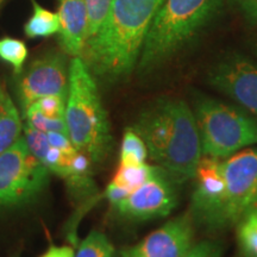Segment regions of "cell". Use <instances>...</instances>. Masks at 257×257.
<instances>
[{"instance_id": "obj_1", "label": "cell", "mask_w": 257, "mask_h": 257, "mask_svg": "<svg viewBox=\"0 0 257 257\" xmlns=\"http://www.w3.org/2000/svg\"><path fill=\"white\" fill-rule=\"evenodd\" d=\"M165 0H113L98 32L88 38L81 59L94 78H127L140 61L144 41Z\"/></svg>"}, {"instance_id": "obj_2", "label": "cell", "mask_w": 257, "mask_h": 257, "mask_svg": "<svg viewBox=\"0 0 257 257\" xmlns=\"http://www.w3.org/2000/svg\"><path fill=\"white\" fill-rule=\"evenodd\" d=\"M133 128L148 149V156L173 181L194 178L202 157L194 112L181 99H162L141 113Z\"/></svg>"}, {"instance_id": "obj_3", "label": "cell", "mask_w": 257, "mask_h": 257, "mask_svg": "<svg viewBox=\"0 0 257 257\" xmlns=\"http://www.w3.org/2000/svg\"><path fill=\"white\" fill-rule=\"evenodd\" d=\"M66 124L73 146L92 163L110 154L112 136L95 78L81 57L69 63V87L66 102Z\"/></svg>"}, {"instance_id": "obj_4", "label": "cell", "mask_w": 257, "mask_h": 257, "mask_svg": "<svg viewBox=\"0 0 257 257\" xmlns=\"http://www.w3.org/2000/svg\"><path fill=\"white\" fill-rule=\"evenodd\" d=\"M221 0H165L144 41L137 66L152 70L175 55L210 23Z\"/></svg>"}, {"instance_id": "obj_5", "label": "cell", "mask_w": 257, "mask_h": 257, "mask_svg": "<svg viewBox=\"0 0 257 257\" xmlns=\"http://www.w3.org/2000/svg\"><path fill=\"white\" fill-rule=\"evenodd\" d=\"M193 112L204 156L221 160L257 144V121L232 106L201 98Z\"/></svg>"}, {"instance_id": "obj_6", "label": "cell", "mask_w": 257, "mask_h": 257, "mask_svg": "<svg viewBox=\"0 0 257 257\" xmlns=\"http://www.w3.org/2000/svg\"><path fill=\"white\" fill-rule=\"evenodd\" d=\"M50 173L22 137L0 155V207L34 200L49 184Z\"/></svg>"}, {"instance_id": "obj_7", "label": "cell", "mask_w": 257, "mask_h": 257, "mask_svg": "<svg viewBox=\"0 0 257 257\" xmlns=\"http://www.w3.org/2000/svg\"><path fill=\"white\" fill-rule=\"evenodd\" d=\"M224 178L218 229L238 224L257 207V149H243L225 160Z\"/></svg>"}, {"instance_id": "obj_8", "label": "cell", "mask_w": 257, "mask_h": 257, "mask_svg": "<svg viewBox=\"0 0 257 257\" xmlns=\"http://www.w3.org/2000/svg\"><path fill=\"white\" fill-rule=\"evenodd\" d=\"M69 63L63 54L50 53L32 61L23 74H18L17 94L22 111L44 96L68 95Z\"/></svg>"}, {"instance_id": "obj_9", "label": "cell", "mask_w": 257, "mask_h": 257, "mask_svg": "<svg viewBox=\"0 0 257 257\" xmlns=\"http://www.w3.org/2000/svg\"><path fill=\"white\" fill-rule=\"evenodd\" d=\"M176 204L178 195L173 180L159 167L152 178L114 207L120 216L127 219L148 220L168 216Z\"/></svg>"}, {"instance_id": "obj_10", "label": "cell", "mask_w": 257, "mask_h": 257, "mask_svg": "<svg viewBox=\"0 0 257 257\" xmlns=\"http://www.w3.org/2000/svg\"><path fill=\"white\" fill-rule=\"evenodd\" d=\"M193 179V217L208 229H218L225 191L224 161L202 155Z\"/></svg>"}, {"instance_id": "obj_11", "label": "cell", "mask_w": 257, "mask_h": 257, "mask_svg": "<svg viewBox=\"0 0 257 257\" xmlns=\"http://www.w3.org/2000/svg\"><path fill=\"white\" fill-rule=\"evenodd\" d=\"M210 83L257 117V64L238 54L219 61L210 72Z\"/></svg>"}, {"instance_id": "obj_12", "label": "cell", "mask_w": 257, "mask_h": 257, "mask_svg": "<svg viewBox=\"0 0 257 257\" xmlns=\"http://www.w3.org/2000/svg\"><path fill=\"white\" fill-rule=\"evenodd\" d=\"M189 216H180L148 234L140 243L121 250L117 257H182L194 245Z\"/></svg>"}, {"instance_id": "obj_13", "label": "cell", "mask_w": 257, "mask_h": 257, "mask_svg": "<svg viewBox=\"0 0 257 257\" xmlns=\"http://www.w3.org/2000/svg\"><path fill=\"white\" fill-rule=\"evenodd\" d=\"M60 44L66 55L81 57L88 38V16L85 0H59Z\"/></svg>"}, {"instance_id": "obj_14", "label": "cell", "mask_w": 257, "mask_h": 257, "mask_svg": "<svg viewBox=\"0 0 257 257\" xmlns=\"http://www.w3.org/2000/svg\"><path fill=\"white\" fill-rule=\"evenodd\" d=\"M23 137V121L14 100L4 93L0 99V155Z\"/></svg>"}, {"instance_id": "obj_15", "label": "cell", "mask_w": 257, "mask_h": 257, "mask_svg": "<svg viewBox=\"0 0 257 257\" xmlns=\"http://www.w3.org/2000/svg\"><path fill=\"white\" fill-rule=\"evenodd\" d=\"M32 15L24 25V32L29 38L49 37L60 31L59 14L44 9L36 0H32Z\"/></svg>"}, {"instance_id": "obj_16", "label": "cell", "mask_w": 257, "mask_h": 257, "mask_svg": "<svg viewBox=\"0 0 257 257\" xmlns=\"http://www.w3.org/2000/svg\"><path fill=\"white\" fill-rule=\"evenodd\" d=\"M159 167H153L143 163L137 166L119 165L117 172L112 179L111 184H113L130 194L135 189L142 186L147 180H149L155 174Z\"/></svg>"}, {"instance_id": "obj_17", "label": "cell", "mask_w": 257, "mask_h": 257, "mask_svg": "<svg viewBox=\"0 0 257 257\" xmlns=\"http://www.w3.org/2000/svg\"><path fill=\"white\" fill-rule=\"evenodd\" d=\"M148 149L146 143L133 127L125 131L119 153V165L137 166L147 163Z\"/></svg>"}, {"instance_id": "obj_18", "label": "cell", "mask_w": 257, "mask_h": 257, "mask_svg": "<svg viewBox=\"0 0 257 257\" xmlns=\"http://www.w3.org/2000/svg\"><path fill=\"white\" fill-rule=\"evenodd\" d=\"M237 240L243 257H257V207L237 224Z\"/></svg>"}, {"instance_id": "obj_19", "label": "cell", "mask_w": 257, "mask_h": 257, "mask_svg": "<svg viewBox=\"0 0 257 257\" xmlns=\"http://www.w3.org/2000/svg\"><path fill=\"white\" fill-rule=\"evenodd\" d=\"M29 51L23 41L14 37L0 38V60L9 63L16 74L23 72Z\"/></svg>"}, {"instance_id": "obj_20", "label": "cell", "mask_w": 257, "mask_h": 257, "mask_svg": "<svg viewBox=\"0 0 257 257\" xmlns=\"http://www.w3.org/2000/svg\"><path fill=\"white\" fill-rule=\"evenodd\" d=\"M114 249L107 237L99 231H92L82 240L74 257H113Z\"/></svg>"}, {"instance_id": "obj_21", "label": "cell", "mask_w": 257, "mask_h": 257, "mask_svg": "<svg viewBox=\"0 0 257 257\" xmlns=\"http://www.w3.org/2000/svg\"><path fill=\"white\" fill-rule=\"evenodd\" d=\"M23 114L25 123L30 124L31 126L42 131V133H62L68 135L66 118H62V119H51V118H48L46 115L42 114L32 105L29 106V108L23 112Z\"/></svg>"}, {"instance_id": "obj_22", "label": "cell", "mask_w": 257, "mask_h": 257, "mask_svg": "<svg viewBox=\"0 0 257 257\" xmlns=\"http://www.w3.org/2000/svg\"><path fill=\"white\" fill-rule=\"evenodd\" d=\"M112 2L113 0H85L88 16V38L94 36L100 29L110 12Z\"/></svg>"}, {"instance_id": "obj_23", "label": "cell", "mask_w": 257, "mask_h": 257, "mask_svg": "<svg viewBox=\"0 0 257 257\" xmlns=\"http://www.w3.org/2000/svg\"><path fill=\"white\" fill-rule=\"evenodd\" d=\"M67 96L49 95L38 99L32 106L37 108L42 114L51 119H62L66 115ZM31 106V105H30Z\"/></svg>"}, {"instance_id": "obj_24", "label": "cell", "mask_w": 257, "mask_h": 257, "mask_svg": "<svg viewBox=\"0 0 257 257\" xmlns=\"http://www.w3.org/2000/svg\"><path fill=\"white\" fill-rule=\"evenodd\" d=\"M221 246L218 242L212 240H204L197 243L188 250L182 257H220Z\"/></svg>"}, {"instance_id": "obj_25", "label": "cell", "mask_w": 257, "mask_h": 257, "mask_svg": "<svg viewBox=\"0 0 257 257\" xmlns=\"http://www.w3.org/2000/svg\"><path fill=\"white\" fill-rule=\"evenodd\" d=\"M47 137L50 146L61 150L62 153L68 154V155H75L78 153V150L73 146L72 141H70V138L67 134L47 133Z\"/></svg>"}, {"instance_id": "obj_26", "label": "cell", "mask_w": 257, "mask_h": 257, "mask_svg": "<svg viewBox=\"0 0 257 257\" xmlns=\"http://www.w3.org/2000/svg\"><path fill=\"white\" fill-rule=\"evenodd\" d=\"M236 3L245 19L257 24V0H236Z\"/></svg>"}, {"instance_id": "obj_27", "label": "cell", "mask_w": 257, "mask_h": 257, "mask_svg": "<svg viewBox=\"0 0 257 257\" xmlns=\"http://www.w3.org/2000/svg\"><path fill=\"white\" fill-rule=\"evenodd\" d=\"M41 257H74V250L68 245H50L49 249Z\"/></svg>"}, {"instance_id": "obj_28", "label": "cell", "mask_w": 257, "mask_h": 257, "mask_svg": "<svg viewBox=\"0 0 257 257\" xmlns=\"http://www.w3.org/2000/svg\"><path fill=\"white\" fill-rule=\"evenodd\" d=\"M4 93H5V89L2 86V83H0V99H2V96L4 95Z\"/></svg>"}, {"instance_id": "obj_29", "label": "cell", "mask_w": 257, "mask_h": 257, "mask_svg": "<svg viewBox=\"0 0 257 257\" xmlns=\"http://www.w3.org/2000/svg\"><path fill=\"white\" fill-rule=\"evenodd\" d=\"M0 3H2V0H0Z\"/></svg>"}]
</instances>
